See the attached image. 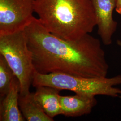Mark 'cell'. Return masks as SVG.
<instances>
[{"label": "cell", "instance_id": "cell-1", "mask_svg": "<svg viewBox=\"0 0 121 121\" xmlns=\"http://www.w3.org/2000/svg\"><path fill=\"white\" fill-rule=\"evenodd\" d=\"M24 31L37 73L107 77L109 65L101 42L90 34L75 40L61 39L49 32L35 17Z\"/></svg>", "mask_w": 121, "mask_h": 121}, {"label": "cell", "instance_id": "cell-2", "mask_svg": "<svg viewBox=\"0 0 121 121\" xmlns=\"http://www.w3.org/2000/svg\"><path fill=\"white\" fill-rule=\"evenodd\" d=\"M34 12L49 32L65 40L90 34L97 25L91 0H35Z\"/></svg>", "mask_w": 121, "mask_h": 121}, {"label": "cell", "instance_id": "cell-3", "mask_svg": "<svg viewBox=\"0 0 121 121\" xmlns=\"http://www.w3.org/2000/svg\"><path fill=\"white\" fill-rule=\"evenodd\" d=\"M121 84V75L110 78H87L68 74H41L35 71L32 86H46L60 90L72 91L84 95H103L113 98L121 96V89L115 87Z\"/></svg>", "mask_w": 121, "mask_h": 121}, {"label": "cell", "instance_id": "cell-4", "mask_svg": "<svg viewBox=\"0 0 121 121\" xmlns=\"http://www.w3.org/2000/svg\"><path fill=\"white\" fill-rule=\"evenodd\" d=\"M0 54L4 56L20 83V95L29 93L35 69L24 30L0 35Z\"/></svg>", "mask_w": 121, "mask_h": 121}, {"label": "cell", "instance_id": "cell-5", "mask_svg": "<svg viewBox=\"0 0 121 121\" xmlns=\"http://www.w3.org/2000/svg\"><path fill=\"white\" fill-rule=\"evenodd\" d=\"M35 0H0V35L24 30L34 17Z\"/></svg>", "mask_w": 121, "mask_h": 121}, {"label": "cell", "instance_id": "cell-6", "mask_svg": "<svg viewBox=\"0 0 121 121\" xmlns=\"http://www.w3.org/2000/svg\"><path fill=\"white\" fill-rule=\"evenodd\" d=\"M95 13L98 34L105 45L112 43V37L117 30V22L112 17L116 0H91Z\"/></svg>", "mask_w": 121, "mask_h": 121}, {"label": "cell", "instance_id": "cell-7", "mask_svg": "<svg viewBox=\"0 0 121 121\" xmlns=\"http://www.w3.org/2000/svg\"><path fill=\"white\" fill-rule=\"evenodd\" d=\"M61 114L66 117L82 116L91 113L97 101L95 96L75 94L60 97Z\"/></svg>", "mask_w": 121, "mask_h": 121}, {"label": "cell", "instance_id": "cell-8", "mask_svg": "<svg viewBox=\"0 0 121 121\" xmlns=\"http://www.w3.org/2000/svg\"><path fill=\"white\" fill-rule=\"evenodd\" d=\"M20 91V83L15 76L8 92L3 98L0 99V121L25 120L19 106Z\"/></svg>", "mask_w": 121, "mask_h": 121}, {"label": "cell", "instance_id": "cell-9", "mask_svg": "<svg viewBox=\"0 0 121 121\" xmlns=\"http://www.w3.org/2000/svg\"><path fill=\"white\" fill-rule=\"evenodd\" d=\"M34 97L44 112L49 117L53 118L61 114L60 101V89L46 86L35 87Z\"/></svg>", "mask_w": 121, "mask_h": 121}, {"label": "cell", "instance_id": "cell-10", "mask_svg": "<svg viewBox=\"0 0 121 121\" xmlns=\"http://www.w3.org/2000/svg\"><path fill=\"white\" fill-rule=\"evenodd\" d=\"M18 104L22 114L27 121H54L46 114L36 101L33 93L30 92L25 95L19 94Z\"/></svg>", "mask_w": 121, "mask_h": 121}, {"label": "cell", "instance_id": "cell-11", "mask_svg": "<svg viewBox=\"0 0 121 121\" xmlns=\"http://www.w3.org/2000/svg\"><path fill=\"white\" fill-rule=\"evenodd\" d=\"M15 75L4 57L0 54V97L8 92Z\"/></svg>", "mask_w": 121, "mask_h": 121}, {"label": "cell", "instance_id": "cell-12", "mask_svg": "<svg viewBox=\"0 0 121 121\" xmlns=\"http://www.w3.org/2000/svg\"><path fill=\"white\" fill-rule=\"evenodd\" d=\"M115 10L117 13L121 15V0H116Z\"/></svg>", "mask_w": 121, "mask_h": 121}, {"label": "cell", "instance_id": "cell-13", "mask_svg": "<svg viewBox=\"0 0 121 121\" xmlns=\"http://www.w3.org/2000/svg\"><path fill=\"white\" fill-rule=\"evenodd\" d=\"M117 44L120 48H121V40H117Z\"/></svg>", "mask_w": 121, "mask_h": 121}]
</instances>
